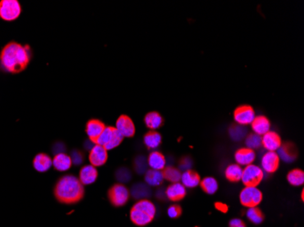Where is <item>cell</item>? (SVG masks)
Returning <instances> with one entry per match:
<instances>
[{"label": "cell", "instance_id": "obj_1", "mask_svg": "<svg viewBox=\"0 0 304 227\" xmlns=\"http://www.w3.org/2000/svg\"><path fill=\"white\" fill-rule=\"evenodd\" d=\"M30 62V47L17 42L6 44L0 53V64L2 67L12 74L22 72Z\"/></svg>", "mask_w": 304, "mask_h": 227}, {"label": "cell", "instance_id": "obj_2", "mask_svg": "<svg viewBox=\"0 0 304 227\" xmlns=\"http://www.w3.org/2000/svg\"><path fill=\"white\" fill-rule=\"evenodd\" d=\"M54 194L56 199L61 204H77L84 197V185L80 183L79 178L67 175L56 182Z\"/></svg>", "mask_w": 304, "mask_h": 227}, {"label": "cell", "instance_id": "obj_3", "mask_svg": "<svg viewBox=\"0 0 304 227\" xmlns=\"http://www.w3.org/2000/svg\"><path fill=\"white\" fill-rule=\"evenodd\" d=\"M156 215V207L150 200H139L130 210V220L138 227H146Z\"/></svg>", "mask_w": 304, "mask_h": 227}, {"label": "cell", "instance_id": "obj_4", "mask_svg": "<svg viewBox=\"0 0 304 227\" xmlns=\"http://www.w3.org/2000/svg\"><path fill=\"white\" fill-rule=\"evenodd\" d=\"M124 137L118 133L116 128L106 127L101 135L97 139L96 144L101 145L105 149L112 150L122 143Z\"/></svg>", "mask_w": 304, "mask_h": 227}, {"label": "cell", "instance_id": "obj_5", "mask_svg": "<svg viewBox=\"0 0 304 227\" xmlns=\"http://www.w3.org/2000/svg\"><path fill=\"white\" fill-rule=\"evenodd\" d=\"M22 12L20 3L17 0L0 1V17L5 21H13L19 17Z\"/></svg>", "mask_w": 304, "mask_h": 227}, {"label": "cell", "instance_id": "obj_6", "mask_svg": "<svg viewBox=\"0 0 304 227\" xmlns=\"http://www.w3.org/2000/svg\"><path fill=\"white\" fill-rule=\"evenodd\" d=\"M264 178V172L259 166L249 165L242 171V182L245 186H258Z\"/></svg>", "mask_w": 304, "mask_h": 227}, {"label": "cell", "instance_id": "obj_7", "mask_svg": "<svg viewBox=\"0 0 304 227\" xmlns=\"http://www.w3.org/2000/svg\"><path fill=\"white\" fill-rule=\"evenodd\" d=\"M263 198L262 192L256 186H245L240 194V202L246 207H256Z\"/></svg>", "mask_w": 304, "mask_h": 227}, {"label": "cell", "instance_id": "obj_8", "mask_svg": "<svg viewBox=\"0 0 304 227\" xmlns=\"http://www.w3.org/2000/svg\"><path fill=\"white\" fill-rule=\"evenodd\" d=\"M130 193L124 184L116 183L108 190V199L116 207H121L130 199Z\"/></svg>", "mask_w": 304, "mask_h": 227}, {"label": "cell", "instance_id": "obj_9", "mask_svg": "<svg viewBox=\"0 0 304 227\" xmlns=\"http://www.w3.org/2000/svg\"><path fill=\"white\" fill-rule=\"evenodd\" d=\"M255 118V112L253 108L250 105H242L239 106L234 111V119L241 126H248L251 125Z\"/></svg>", "mask_w": 304, "mask_h": 227}, {"label": "cell", "instance_id": "obj_10", "mask_svg": "<svg viewBox=\"0 0 304 227\" xmlns=\"http://www.w3.org/2000/svg\"><path fill=\"white\" fill-rule=\"evenodd\" d=\"M116 129L123 137H132L136 132L135 125L130 117L122 115L116 122Z\"/></svg>", "mask_w": 304, "mask_h": 227}, {"label": "cell", "instance_id": "obj_11", "mask_svg": "<svg viewBox=\"0 0 304 227\" xmlns=\"http://www.w3.org/2000/svg\"><path fill=\"white\" fill-rule=\"evenodd\" d=\"M261 169L263 172L272 174L276 172L280 166V157L276 152L268 151L261 158Z\"/></svg>", "mask_w": 304, "mask_h": 227}, {"label": "cell", "instance_id": "obj_12", "mask_svg": "<svg viewBox=\"0 0 304 227\" xmlns=\"http://www.w3.org/2000/svg\"><path fill=\"white\" fill-rule=\"evenodd\" d=\"M89 159L91 166L95 167L104 166L107 160V151L101 145L95 144L90 149Z\"/></svg>", "mask_w": 304, "mask_h": 227}, {"label": "cell", "instance_id": "obj_13", "mask_svg": "<svg viewBox=\"0 0 304 227\" xmlns=\"http://www.w3.org/2000/svg\"><path fill=\"white\" fill-rule=\"evenodd\" d=\"M106 126L99 119H90L86 126V133L92 143L96 144L97 139L101 135Z\"/></svg>", "mask_w": 304, "mask_h": 227}, {"label": "cell", "instance_id": "obj_14", "mask_svg": "<svg viewBox=\"0 0 304 227\" xmlns=\"http://www.w3.org/2000/svg\"><path fill=\"white\" fill-rule=\"evenodd\" d=\"M261 145L270 152H275L282 146V139L275 132L269 131L261 136Z\"/></svg>", "mask_w": 304, "mask_h": 227}, {"label": "cell", "instance_id": "obj_15", "mask_svg": "<svg viewBox=\"0 0 304 227\" xmlns=\"http://www.w3.org/2000/svg\"><path fill=\"white\" fill-rule=\"evenodd\" d=\"M98 170L95 166H85L79 171V181L83 185H89L96 182Z\"/></svg>", "mask_w": 304, "mask_h": 227}, {"label": "cell", "instance_id": "obj_16", "mask_svg": "<svg viewBox=\"0 0 304 227\" xmlns=\"http://www.w3.org/2000/svg\"><path fill=\"white\" fill-rule=\"evenodd\" d=\"M166 195L170 201L178 202L186 195V187L180 183H172L166 190Z\"/></svg>", "mask_w": 304, "mask_h": 227}, {"label": "cell", "instance_id": "obj_17", "mask_svg": "<svg viewBox=\"0 0 304 227\" xmlns=\"http://www.w3.org/2000/svg\"><path fill=\"white\" fill-rule=\"evenodd\" d=\"M235 161L239 166H247L253 163L256 155L254 150L250 148H241L235 153Z\"/></svg>", "mask_w": 304, "mask_h": 227}, {"label": "cell", "instance_id": "obj_18", "mask_svg": "<svg viewBox=\"0 0 304 227\" xmlns=\"http://www.w3.org/2000/svg\"><path fill=\"white\" fill-rule=\"evenodd\" d=\"M52 166L55 167L56 171L65 172L72 166V160L70 156L65 153L57 154L52 159Z\"/></svg>", "mask_w": 304, "mask_h": 227}, {"label": "cell", "instance_id": "obj_19", "mask_svg": "<svg viewBox=\"0 0 304 227\" xmlns=\"http://www.w3.org/2000/svg\"><path fill=\"white\" fill-rule=\"evenodd\" d=\"M33 166H34L35 170H37L38 172H47L52 166V159L50 155L44 154V153H40L35 156Z\"/></svg>", "mask_w": 304, "mask_h": 227}, {"label": "cell", "instance_id": "obj_20", "mask_svg": "<svg viewBox=\"0 0 304 227\" xmlns=\"http://www.w3.org/2000/svg\"><path fill=\"white\" fill-rule=\"evenodd\" d=\"M251 125H252V128L253 130L254 134H257L260 136H262L263 135L270 131V121L267 117H263V116L255 117Z\"/></svg>", "mask_w": 304, "mask_h": 227}, {"label": "cell", "instance_id": "obj_21", "mask_svg": "<svg viewBox=\"0 0 304 227\" xmlns=\"http://www.w3.org/2000/svg\"><path fill=\"white\" fill-rule=\"evenodd\" d=\"M180 181L187 188H194L201 183V177L198 173L192 170H187L183 174H181Z\"/></svg>", "mask_w": 304, "mask_h": 227}, {"label": "cell", "instance_id": "obj_22", "mask_svg": "<svg viewBox=\"0 0 304 227\" xmlns=\"http://www.w3.org/2000/svg\"><path fill=\"white\" fill-rule=\"evenodd\" d=\"M148 165L153 170H160L162 171L166 167V159L161 153L158 151H154L149 155Z\"/></svg>", "mask_w": 304, "mask_h": 227}, {"label": "cell", "instance_id": "obj_23", "mask_svg": "<svg viewBox=\"0 0 304 227\" xmlns=\"http://www.w3.org/2000/svg\"><path fill=\"white\" fill-rule=\"evenodd\" d=\"M278 155L280 157V159H282L286 163H291L293 161L295 160L297 153L294 149L293 144H286L284 145H282L279 149H278Z\"/></svg>", "mask_w": 304, "mask_h": 227}, {"label": "cell", "instance_id": "obj_24", "mask_svg": "<svg viewBox=\"0 0 304 227\" xmlns=\"http://www.w3.org/2000/svg\"><path fill=\"white\" fill-rule=\"evenodd\" d=\"M144 122L148 128L154 131L155 129H158L162 126L163 118L158 114V112L153 111V112H150L147 114L146 117L144 118Z\"/></svg>", "mask_w": 304, "mask_h": 227}, {"label": "cell", "instance_id": "obj_25", "mask_svg": "<svg viewBox=\"0 0 304 227\" xmlns=\"http://www.w3.org/2000/svg\"><path fill=\"white\" fill-rule=\"evenodd\" d=\"M163 173L160 170H148L145 175V182L148 185L158 186L163 182Z\"/></svg>", "mask_w": 304, "mask_h": 227}, {"label": "cell", "instance_id": "obj_26", "mask_svg": "<svg viewBox=\"0 0 304 227\" xmlns=\"http://www.w3.org/2000/svg\"><path fill=\"white\" fill-rule=\"evenodd\" d=\"M242 171H243V169H242V166H239L237 164L230 165L226 168V178L231 182L237 183V182L242 180Z\"/></svg>", "mask_w": 304, "mask_h": 227}, {"label": "cell", "instance_id": "obj_27", "mask_svg": "<svg viewBox=\"0 0 304 227\" xmlns=\"http://www.w3.org/2000/svg\"><path fill=\"white\" fill-rule=\"evenodd\" d=\"M161 135L156 131H150L144 136V144L150 149L157 148L159 144H161Z\"/></svg>", "mask_w": 304, "mask_h": 227}, {"label": "cell", "instance_id": "obj_28", "mask_svg": "<svg viewBox=\"0 0 304 227\" xmlns=\"http://www.w3.org/2000/svg\"><path fill=\"white\" fill-rule=\"evenodd\" d=\"M131 195L135 199H146L151 195V189L148 184L144 183H136L131 188Z\"/></svg>", "mask_w": 304, "mask_h": 227}, {"label": "cell", "instance_id": "obj_29", "mask_svg": "<svg viewBox=\"0 0 304 227\" xmlns=\"http://www.w3.org/2000/svg\"><path fill=\"white\" fill-rule=\"evenodd\" d=\"M200 185L202 186L203 191L208 194H214L219 188V183L214 178H205L201 180Z\"/></svg>", "mask_w": 304, "mask_h": 227}, {"label": "cell", "instance_id": "obj_30", "mask_svg": "<svg viewBox=\"0 0 304 227\" xmlns=\"http://www.w3.org/2000/svg\"><path fill=\"white\" fill-rule=\"evenodd\" d=\"M287 180L293 186H301L304 183V173L301 169H293L288 174Z\"/></svg>", "mask_w": 304, "mask_h": 227}, {"label": "cell", "instance_id": "obj_31", "mask_svg": "<svg viewBox=\"0 0 304 227\" xmlns=\"http://www.w3.org/2000/svg\"><path fill=\"white\" fill-rule=\"evenodd\" d=\"M164 179L168 180L171 183H179L180 181V178H181V173H180L179 169L175 168V167H165L163 170Z\"/></svg>", "mask_w": 304, "mask_h": 227}, {"label": "cell", "instance_id": "obj_32", "mask_svg": "<svg viewBox=\"0 0 304 227\" xmlns=\"http://www.w3.org/2000/svg\"><path fill=\"white\" fill-rule=\"evenodd\" d=\"M246 214H247L246 216H247L249 220L255 225H259L264 220L263 213L259 210L257 206L248 208V211H247Z\"/></svg>", "mask_w": 304, "mask_h": 227}, {"label": "cell", "instance_id": "obj_33", "mask_svg": "<svg viewBox=\"0 0 304 227\" xmlns=\"http://www.w3.org/2000/svg\"><path fill=\"white\" fill-rule=\"evenodd\" d=\"M229 134H230V136L232 140L240 141L246 136L247 128H245L244 126H241V125L232 126L229 130Z\"/></svg>", "mask_w": 304, "mask_h": 227}, {"label": "cell", "instance_id": "obj_34", "mask_svg": "<svg viewBox=\"0 0 304 227\" xmlns=\"http://www.w3.org/2000/svg\"><path fill=\"white\" fill-rule=\"evenodd\" d=\"M245 143L247 148L252 150L258 149L261 145V136L257 134H251L247 136Z\"/></svg>", "mask_w": 304, "mask_h": 227}, {"label": "cell", "instance_id": "obj_35", "mask_svg": "<svg viewBox=\"0 0 304 227\" xmlns=\"http://www.w3.org/2000/svg\"><path fill=\"white\" fill-rule=\"evenodd\" d=\"M134 165H135V169L137 172L140 173V174L146 172L148 161L143 156H138L136 158Z\"/></svg>", "mask_w": 304, "mask_h": 227}, {"label": "cell", "instance_id": "obj_36", "mask_svg": "<svg viewBox=\"0 0 304 227\" xmlns=\"http://www.w3.org/2000/svg\"><path fill=\"white\" fill-rule=\"evenodd\" d=\"M116 177H117V178H118L120 182L126 183V182L130 181V178H131V174L129 171V169H127V168H120L116 172Z\"/></svg>", "mask_w": 304, "mask_h": 227}, {"label": "cell", "instance_id": "obj_37", "mask_svg": "<svg viewBox=\"0 0 304 227\" xmlns=\"http://www.w3.org/2000/svg\"><path fill=\"white\" fill-rule=\"evenodd\" d=\"M69 156H70V158L72 160V164L76 165V166L80 165L83 162V159H84L83 154L79 150H73L71 152V155H69Z\"/></svg>", "mask_w": 304, "mask_h": 227}, {"label": "cell", "instance_id": "obj_38", "mask_svg": "<svg viewBox=\"0 0 304 227\" xmlns=\"http://www.w3.org/2000/svg\"><path fill=\"white\" fill-rule=\"evenodd\" d=\"M181 214H182V209H181L180 205H171V206H169V208L168 209V215L170 218H178L181 216Z\"/></svg>", "mask_w": 304, "mask_h": 227}, {"label": "cell", "instance_id": "obj_39", "mask_svg": "<svg viewBox=\"0 0 304 227\" xmlns=\"http://www.w3.org/2000/svg\"><path fill=\"white\" fill-rule=\"evenodd\" d=\"M230 227H246V225L241 219L235 218L230 222Z\"/></svg>", "mask_w": 304, "mask_h": 227}, {"label": "cell", "instance_id": "obj_40", "mask_svg": "<svg viewBox=\"0 0 304 227\" xmlns=\"http://www.w3.org/2000/svg\"><path fill=\"white\" fill-rule=\"evenodd\" d=\"M192 166V161L190 160L189 158H185L183 159V161H181V164H180V168L183 169V170H190Z\"/></svg>", "mask_w": 304, "mask_h": 227}, {"label": "cell", "instance_id": "obj_41", "mask_svg": "<svg viewBox=\"0 0 304 227\" xmlns=\"http://www.w3.org/2000/svg\"><path fill=\"white\" fill-rule=\"evenodd\" d=\"M215 206L218 210L222 212V213H226L228 211V206L225 204H222V203H216Z\"/></svg>", "mask_w": 304, "mask_h": 227}, {"label": "cell", "instance_id": "obj_42", "mask_svg": "<svg viewBox=\"0 0 304 227\" xmlns=\"http://www.w3.org/2000/svg\"><path fill=\"white\" fill-rule=\"evenodd\" d=\"M302 198L304 200V191H303V193H302Z\"/></svg>", "mask_w": 304, "mask_h": 227}]
</instances>
